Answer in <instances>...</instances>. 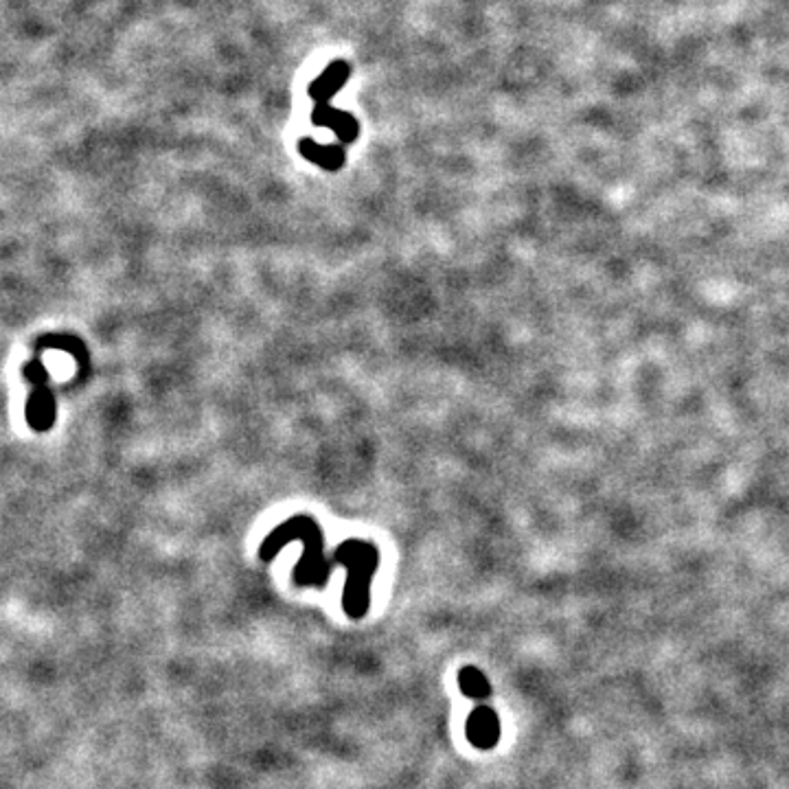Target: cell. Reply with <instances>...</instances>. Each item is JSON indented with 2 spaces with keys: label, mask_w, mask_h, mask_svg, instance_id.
I'll list each match as a JSON object with an SVG mask.
<instances>
[{
  "label": "cell",
  "mask_w": 789,
  "mask_h": 789,
  "mask_svg": "<svg viewBox=\"0 0 789 789\" xmlns=\"http://www.w3.org/2000/svg\"><path fill=\"white\" fill-rule=\"evenodd\" d=\"M292 540L305 542V549H307L305 560H303L305 564H301L294 573L296 584L305 586V584H316V579H318V586H323L327 579V573L316 568V562H323V533H320L318 525L307 516H296V518L288 520L285 525L277 527L261 544V553H259L261 560H272L274 553Z\"/></svg>",
  "instance_id": "1"
},
{
  "label": "cell",
  "mask_w": 789,
  "mask_h": 789,
  "mask_svg": "<svg viewBox=\"0 0 789 789\" xmlns=\"http://www.w3.org/2000/svg\"><path fill=\"white\" fill-rule=\"evenodd\" d=\"M314 125L318 127H329L336 132V136L349 145L358 138V121L342 110H334L329 103H316L314 114H312Z\"/></svg>",
  "instance_id": "2"
},
{
  "label": "cell",
  "mask_w": 789,
  "mask_h": 789,
  "mask_svg": "<svg viewBox=\"0 0 789 789\" xmlns=\"http://www.w3.org/2000/svg\"><path fill=\"white\" fill-rule=\"evenodd\" d=\"M467 737L472 740L474 746H478L483 751L494 748L500 737V722H498L496 713L489 709L474 711L467 722Z\"/></svg>",
  "instance_id": "3"
},
{
  "label": "cell",
  "mask_w": 789,
  "mask_h": 789,
  "mask_svg": "<svg viewBox=\"0 0 789 789\" xmlns=\"http://www.w3.org/2000/svg\"><path fill=\"white\" fill-rule=\"evenodd\" d=\"M349 75H351V66L347 61L329 64L327 70L309 86V97L314 99V103H329Z\"/></svg>",
  "instance_id": "4"
},
{
  "label": "cell",
  "mask_w": 789,
  "mask_h": 789,
  "mask_svg": "<svg viewBox=\"0 0 789 789\" xmlns=\"http://www.w3.org/2000/svg\"><path fill=\"white\" fill-rule=\"evenodd\" d=\"M298 151L303 154V158H307L309 162H316L318 167H323L327 171H338L347 158L345 149L340 145H320L314 138L298 140Z\"/></svg>",
  "instance_id": "5"
},
{
  "label": "cell",
  "mask_w": 789,
  "mask_h": 789,
  "mask_svg": "<svg viewBox=\"0 0 789 789\" xmlns=\"http://www.w3.org/2000/svg\"><path fill=\"white\" fill-rule=\"evenodd\" d=\"M461 689L465 696L483 700L489 696V683L478 669H463L461 672Z\"/></svg>",
  "instance_id": "6"
}]
</instances>
